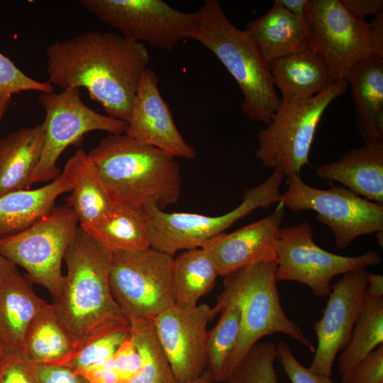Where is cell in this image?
Masks as SVG:
<instances>
[{
    "label": "cell",
    "mask_w": 383,
    "mask_h": 383,
    "mask_svg": "<svg viewBox=\"0 0 383 383\" xmlns=\"http://www.w3.org/2000/svg\"><path fill=\"white\" fill-rule=\"evenodd\" d=\"M245 30L269 65L309 47L306 17L290 13L277 0L262 17L248 23Z\"/></svg>",
    "instance_id": "20"
},
{
    "label": "cell",
    "mask_w": 383,
    "mask_h": 383,
    "mask_svg": "<svg viewBox=\"0 0 383 383\" xmlns=\"http://www.w3.org/2000/svg\"><path fill=\"white\" fill-rule=\"evenodd\" d=\"M26 91L52 92L53 86L48 81L40 82L28 76L0 52V95L11 96Z\"/></svg>",
    "instance_id": "35"
},
{
    "label": "cell",
    "mask_w": 383,
    "mask_h": 383,
    "mask_svg": "<svg viewBox=\"0 0 383 383\" xmlns=\"http://www.w3.org/2000/svg\"><path fill=\"white\" fill-rule=\"evenodd\" d=\"M130 326L131 335L141 357V365L126 383H179L160 343L153 321H135Z\"/></svg>",
    "instance_id": "31"
},
{
    "label": "cell",
    "mask_w": 383,
    "mask_h": 383,
    "mask_svg": "<svg viewBox=\"0 0 383 383\" xmlns=\"http://www.w3.org/2000/svg\"><path fill=\"white\" fill-rule=\"evenodd\" d=\"M365 293L374 298H383V276L367 272Z\"/></svg>",
    "instance_id": "44"
},
{
    "label": "cell",
    "mask_w": 383,
    "mask_h": 383,
    "mask_svg": "<svg viewBox=\"0 0 383 383\" xmlns=\"http://www.w3.org/2000/svg\"><path fill=\"white\" fill-rule=\"evenodd\" d=\"M219 272L202 248L184 250L174 258L172 295L174 304L192 308L215 285Z\"/></svg>",
    "instance_id": "28"
},
{
    "label": "cell",
    "mask_w": 383,
    "mask_h": 383,
    "mask_svg": "<svg viewBox=\"0 0 383 383\" xmlns=\"http://www.w3.org/2000/svg\"><path fill=\"white\" fill-rule=\"evenodd\" d=\"M287 184L280 202L294 212L315 211L316 220L331 230L339 249L362 235L383 231V204L332 183L326 189L311 187L300 175L287 177Z\"/></svg>",
    "instance_id": "10"
},
{
    "label": "cell",
    "mask_w": 383,
    "mask_h": 383,
    "mask_svg": "<svg viewBox=\"0 0 383 383\" xmlns=\"http://www.w3.org/2000/svg\"><path fill=\"white\" fill-rule=\"evenodd\" d=\"M346 81L364 143L383 141V59L370 55L355 65Z\"/></svg>",
    "instance_id": "22"
},
{
    "label": "cell",
    "mask_w": 383,
    "mask_h": 383,
    "mask_svg": "<svg viewBox=\"0 0 383 383\" xmlns=\"http://www.w3.org/2000/svg\"><path fill=\"white\" fill-rule=\"evenodd\" d=\"M6 348L3 345V344L0 342V357L2 355V354L4 353V352L5 351Z\"/></svg>",
    "instance_id": "50"
},
{
    "label": "cell",
    "mask_w": 383,
    "mask_h": 383,
    "mask_svg": "<svg viewBox=\"0 0 383 383\" xmlns=\"http://www.w3.org/2000/svg\"><path fill=\"white\" fill-rule=\"evenodd\" d=\"M11 98V96L0 95V121L9 106Z\"/></svg>",
    "instance_id": "47"
},
{
    "label": "cell",
    "mask_w": 383,
    "mask_h": 383,
    "mask_svg": "<svg viewBox=\"0 0 383 383\" xmlns=\"http://www.w3.org/2000/svg\"><path fill=\"white\" fill-rule=\"evenodd\" d=\"M213 379L208 370H206L201 377L195 380L186 383H213Z\"/></svg>",
    "instance_id": "48"
},
{
    "label": "cell",
    "mask_w": 383,
    "mask_h": 383,
    "mask_svg": "<svg viewBox=\"0 0 383 383\" xmlns=\"http://www.w3.org/2000/svg\"><path fill=\"white\" fill-rule=\"evenodd\" d=\"M83 230L111 255L150 248L146 220L140 208L114 204L99 222Z\"/></svg>",
    "instance_id": "27"
},
{
    "label": "cell",
    "mask_w": 383,
    "mask_h": 383,
    "mask_svg": "<svg viewBox=\"0 0 383 383\" xmlns=\"http://www.w3.org/2000/svg\"><path fill=\"white\" fill-rule=\"evenodd\" d=\"M366 268L346 272L332 284L322 317L315 322L317 348L309 369L331 377L338 354L348 345L362 306L367 288Z\"/></svg>",
    "instance_id": "16"
},
{
    "label": "cell",
    "mask_w": 383,
    "mask_h": 383,
    "mask_svg": "<svg viewBox=\"0 0 383 383\" xmlns=\"http://www.w3.org/2000/svg\"><path fill=\"white\" fill-rule=\"evenodd\" d=\"M112 360L121 383H126L138 372L141 357L131 333L118 348Z\"/></svg>",
    "instance_id": "38"
},
{
    "label": "cell",
    "mask_w": 383,
    "mask_h": 383,
    "mask_svg": "<svg viewBox=\"0 0 383 383\" xmlns=\"http://www.w3.org/2000/svg\"><path fill=\"white\" fill-rule=\"evenodd\" d=\"M285 207L281 203L269 216L231 233L211 238L201 248L220 276L260 262L276 260L277 244Z\"/></svg>",
    "instance_id": "18"
},
{
    "label": "cell",
    "mask_w": 383,
    "mask_h": 383,
    "mask_svg": "<svg viewBox=\"0 0 383 383\" xmlns=\"http://www.w3.org/2000/svg\"><path fill=\"white\" fill-rule=\"evenodd\" d=\"M43 123L23 127L0 139V196L29 189L44 142Z\"/></svg>",
    "instance_id": "25"
},
{
    "label": "cell",
    "mask_w": 383,
    "mask_h": 383,
    "mask_svg": "<svg viewBox=\"0 0 383 383\" xmlns=\"http://www.w3.org/2000/svg\"><path fill=\"white\" fill-rule=\"evenodd\" d=\"M79 372L89 383H121L112 357L101 364Z\"/></svg>",
    "instance_id": "41"
},
{
    "label": "cell",
    "mask_w": 383,
    "mask_h": 383,
    "mask_svg": "<svg viewBox=\"0 0 383 383\" xmlns=\"http://www.w3.org/2000/svg\"><path fill=\"white\" fill-rule=\"evenodd\" d=\"M216 324L208 331L207 370L213 382H224L229 360L235 351L240 329V313L234 304L223 307Z\"/></svg>",
    "instance_id": "32"
},
{
    "label": "cell",
    "mask_w": 383,
    "mask_h": 383,
    "mask_svg": "<svg viewBox=\"0 0 383 383\" xmlns=\"http://www.w3.org/2000/svg\"><path fill=\"white\" fill-rule=\"evenodd\" d=\"M343 6L356 18L365 21L367 16L383 13L382 0H340Z\"/></svg>",
    "instance_id": "42"
},
{
    "label": "cell",
    "mask_w": 383,
    "mask_h": 383,
    "mask_svg": "<svg viewBox=\"0 0 383 383\" xmlns=\"http://www.w3.org/2000/svg\"><path fill=\"white\" fill-rule=\"evenodd\" d=\"M78 223L68 204L55 206L23 231L0 238V252L25 269L29 280L44 287L55 299L60 293L63 281L62 262Z\"/></svg>",
    "instance_id": "9"
},
{
    "label": "cell",
    "mask_w": 383,
    "mask_h": 383,
    "mask_svg": "<svg viewBox=\"0 0 383 383\" xmlns=\"http://www.w3.org/2000/svg\"><path fill=\"white\" fill-rule=\"evenodd\" d=\"M158 82L153 70L148 67L144 70L125 134L174 157L194 159L196 151L178 131L170 109L161 96Z\"/></svg>",
    "instance_id": "17"
},
{
    "label": "cell",
    "mask_w": 383,
    "mask_h": 383,
    "mask_svg": "<svg viewBox=\"0 0 383 383\" xmlns=\"http://www.w3.org/2000/svg\"><path fill=\"white\" fill-rule=\"evenodd\" d=\"M17 270L16 265L6 258L0 252V287Z\"/></svg>",
    "instance_id": "46"
},
{
    "label": "cell",
    "mask_w": 383,
    "mask_h": 383,
    "mask_svg": "<svg viewBox=\"0 0 383 383\" xmlns=\"http://www.w3.org/2000/svg\"><path fill=\"white\" fill-rule=\"evenodd\" d=\"M174 258L151 247L111 255V293L129 323L153 321L174 304L172 285Z\"/></svg>",
    "instance_id": "8"
},
{
    "label": "cell",
    "mask_w": 383,
    "mask_h": 383,
    "mask_svg": "<svg viewBox=\"0 0 383 383\" xmlns=\"http://www.w3.org/2000/svg\"><path fill=\"white\" fill-rule=\"evenodd\" d=\"M38 101L45 111L42 155L30 179L35 183L55 180L61 174L57 162L64 150L77 143L87 133L104 131L124 133L126 121L99 113L81 99L80 89L41 93Z\"/></svg>",
    "instance_id": "12"
},
{
    "label": "cell",
    "mask_w": 383,
    "mask_h": 383,
    "mask_svg": "<svg viewBox=\"0 0 383 383\" xmlns=\"http://www.w3.org/2000/svg\"><path fill=\"white\" fill-rule=\"evenodd\" d=\"M348 84L337 80L316 96L299 101H282L267 126L257 135L255 157L265 166L278 169L288 177L300 175L309 163L315 133L326 109L343 95Z\"/></svg>",
    "instance_id": "7"
},
{
    "label": "cell",
    "mask_w": 383,
    "mask_h": 383,
    "mask_svg": "<svg viewBox=\"0 0 383 383\" xmlns=\"http://www.w3.org/2000/svg\"><path fill=\"white\" fill-rule=\"evenodd\" d=\"M38 383H89L78 370L64 365H34Z\"/></svg>",
    "instance_id": "40"
},
{
    "label": "cell",
    "mask_w": 383,
    "mask_h": 383,
    "mask_svg": "<svg viewBox=\"0 0 383 383\" xmlns=\"http://www.w3.org/2000/svg\"><path fill=\"white\" fill-rule=\"evenodd\" d=\"M276 345L271 342L254 345L231 369L227 383H278L274 369Z\"/></svg>",
    "instance_id": "33"
},
{
    "label": "cell",
    "mask_w": 383,
    "mask_h": 383,
    "mask_svg": "<svg viewBox=\"0 0 383 383\" xmlns=\"http://www.w3.org/2000/svg\"><path fill=\"white\" fill-rule=\"evenodd\" d=\"M284 177L279 170H273L264 182L244 192L238 206L220 216L170 213L153 205L145 206L143 210L150 247L172 256L180 250L201 248L253 211L280 202Z\"/></svg>",
    "instance_id": "6"
},
{
    "label": "cell",
    "mask_w": 383,
    "mask_h": 383,
    "mask_svg": "<svg viewBox=\"0 0 383 383\" xmlns=\"http://www.w3.org/2000/svg\"><path fill=\"white\" fill-rule=\"evenodd\" d=\"M382 344L383 298H374L365 293L350 340L338 359L341 383H348L357 365Z\"/></svg>",
    "instance_id": "30"
},
{
    "label": "cell",
    "mask_w": 383,
    "mask_h": 383,
    "mask_svg": "<svg viewBox=\"0 0 383 383\" xmlns=\"http://www.w3.org/2000/svg\"><path fill=\"white\" fill-rule=\"evenodd\" d=\"M348 383H383V344L357 365Z\"/></svg>",
    "instance_id": "39"
},
{
    "label": "cell",
    "mask_w": 383,
    "mask_h": 383,
    "mask_svg": "<svg viewBox=\"0 0 383 383\" xmlns=\"http://www.w3.org/2000/svg\"><path fill=\"white\" fill-rule=\"evenodd\" d=\"M72 184L71 172L65 165L60 177L44 187L0 196V238L23 231L50 213L58 196L71 192Z\"/></svg>",
    "instance_id": "21"
},
{
    "label": "cell",
    "mask_w": 383,
    "mask_h": 383,
    "mask_svg": "<svg viewBox=\"0 0 383 383\" xmlns=\"http://www.w3.org/2000/svg\"><path fill=\"white\" fill-rule=\"evenodd\" d=\"M130 335V331H118L100 336L72 353L60 364L83 371L110 359L120 345Z\"/></svg>",
    "instance_id": "34"
},
{
    "label": "cell",
    "mask_w": 383,
    "mask_h": 383,
    "mask_svg": "<svg viewBox=\"0 0 383 383\" xmlns=\"http://www.w3.org/2000/svg\"><path fill=\"white\" fill-rule=\"evenodd\" d=\"M276 261L254 263L224 277L223 292L213 307L216 314L228 304L240 313L239 338L225 379L231 369L262 338L277 333L285 334L311 352L315 347L304 332L285 314L280 302L275 276ZM225 381V379H224Z\"/></svg>",
    "instance_id": "5"
},
{
    "label": "cell",
    "mask_w": 383,
    "mask_h": 383,
    "mask_svg": "<svg viewBox=\"0 0 383 383\" xmlns=\"http://www.w3.org/2000/svg\"><path fill=\"white\" fill-rule=\"evenodd\" d=\"M64 260L67 274L60 293L50 305L74 342L73 353L104 335L131 331L111 293V254L78 226Z\"/></svg>",
    "instance_id": "2"
},
{
    "label": "cell",
    "mask_w": 383,
    "mask_h": 383,
    "mask_svg": "<svg viewBox=\"0 0 383 383\" xmlns=\"http://www.w3.org/2000/svg\"><path fill=\"white\" fill-rule=\"evenodd\" d=\"M277 282L293 281L309 287L318 297L329 295L335 277L382 262L377 251L343 256L326 251L313 239V228L305 221L282 227L277 244Z\"/></svg>",
    "instance_id": "11"
},
{
    "label": "cell",
    "mask_w": 383,
    "mask_h": 383,
    "mask_svg": "<svg viewBox=\"0 0 383 383\" xmlns=\"http://www.w3.org/2000/svg\"><path fill=\"white\" fill-rule=\"evenodd\" d=\"M114 204L165 210L182 192L176 157L124 133L109 134L88 154Z\"/></svg>",
    "instance_id": "3"
},
{
    "label": "cell",
    "mask_w": 383,
    "mask_h": 383,
    "mask_svg": "<svg viewBox=\"0 0 383 383\" xmlns=\"http://www.w3.org/2000/svg\"><path fill=\"white\" fill-rule=\"evenodd\" d=\"M216 315L206 304L192 308L173 304L153 320L179 383L195 380L207 370V324Z\"/></svg>",
    "instance_id": "15"
},
{
    "label": "cell",
    "mask_w": 383,
    "mask_h": 383,
    "mask_svg": "<svg viewBox=\"0 0 383 383\" xmlns=\"http://www.w3.org/2000/svg\"><path fill=\"white\" fill-rule=\"evenodd\" d=\"M0 383H38L34 364L21 350L6 349L0 357Z\"/></svg>",
    "instance_id": "36"
},
{
    "label": "cell",
    "mask_w": 383,
    "mask_h": 383,
    "mask_svg": "<svg viewBox=\"0 0 383 383\" xmlns=\"http://www.w3.org/2000/svg\"><path fill=\"white\" fill-rule=\"evenodd\" d=\"M72 176V194L66 202L74 211L79 226L87 229L106 216L114 204L88 154L78 150L66 165Z\"/></svg>",
    "instance_id": "26"
},
{
    "label": "cell",
    "mask_w": 383,
    "mask_h": 383,
    "mask_svg": "<svg viewBox=\"0 0 383 383\" xmlns=\"http://www.w3.org/2000/svg\"><path fill=\"white\" fill-rule=\"evenodd\" d=\"M309 48L336 80L347 79L356 64L371 55L369 24L340 0H308Z\"/></svg>",
    "instance_id": "14"
},
{
    "label": "cell",
    "mask_w": 383,
    "mask_h": 383,
    "mask_svg": "<svg viewBox=\"0 0 383 383\" xmlns=\"http://www.w3.org/2000/svg\"><path fill=\"white\" fill-rule=\"evenodd\" d=\"M48 303L38 296L27 276L16 270L0 287V342L21 350L26 332Z\"/></svg>",
    "instance_id": "24"
},
{
    "label": "cell",
    "mask_w": 383,
    "mask_h": 383,
    "mask_svg": "<svg viewBox=\"0 0 383 383\" xmlns=\"http://www.w3.org/2000/svg\"><path fill=\"white\" fill-rule=\"evenodd\" d=\"M149 62L144 43L109 32L87 31L55 41L46 52L52 86L84 88L109 116L126 122Z\"/></svg>",
    "instance_id": "1"
},
{
    "label": "cell",
    "mask_w": 383,
    "mask_h": 383,
    "mask_svg": "<svg viewBox=\"0 0 383 383\" xmlns=\"http://www.w3.org/2000/svg\"><path fill=\"white\" fill-rule=\"evenodd\" d=\"M277 2L290 13L306 16L308 0H277Z\"/></svg>",
    "instance_id": "45"
},
{
    "label": "cell",
    "mask_w": 383,
    "mask_h": 383,
    "mask_svg": "<svg viewBox=\"0 0 383 383\" xmlns=\"http://www.w3.org/2000/svg\"><path fill=\"white\" fill-rule=\"evenodd\" d=\"M79 4L123 37L165 50L192 39L197 12L185 13L162 0H82Z\"/></svg>",
    "instance_id": "13"
},
{
    "label": "cell",
    "mask_w": 383,
    "mask_h": 383,
    "mask_svg": "<svg viewBox=\"0 0 383 383\" xmlns=\"http://www.w3.org/2000/svg\"><path fill=\"white\" fill-rule=\"evenodd\" d=\"M330 183L337 182L360 196L383 204V141L364 143L338 160L315 168Z\"/></svg>",
    "instance_id": "19"
},
{
    "label": "cell",
    "mask_w": 383,
    "mask_h": 383,
    "mask_svg": "<svg viewBox=\"0 0 383 383\" xmlns=\"http://www.w3.org/2000/svg\"><path fill=\"white\" fill-rule=\"evenodd\" d=\"M192 39L209 49L235 79L243 95L241 108L252 121L269 123L278 109L270 65L250 35L236 28L217 0H207L197 11Z\"/></svg>",
    "instance_id": "4"
},
{
    "label": "cell",
    "mask_w": 383,
    "mask_h": 383,
    "mask_svg": "<svg viewBox=\"0 0 383 383\" xmlns=\"http://www.w3.org/2000/svg\"><path fill=\"white\" fill-rule=\"evenodd\" d=\"M74 347L72 338L47 304L28 328L21 352L34 365L60 364Z\"/></svg>",
    "instance_id": "29"
},
{
    "label": "cell",
    "mask_w": 383,
    "mask_h": 383,
    "mask_svg": "<svg viewBox=\"0 0 383 383\" xmlns=\"http://www.w3.org/2000/svg\"><path fill=\"white\" fill-rule=\"evenodd\" d=\"M270 68L274 86L281 93V101L286 102L311 98L337 81L309 47L273 61Z\"/></svg>",
    "instance_id": "23"
},
{
    "label": "cell",
    "mask_w": 383,
    "mask_h": 383,
    "mask_svg": "<svg viewBox=\"0 0 383 383\" xmlns=\"http://www.w3.org/2000/svg\"><path fill=\"white\" fill-rule=\"evenodd\" d=\"M276 348L277 357L292 383H335L331 377L315 374L302 365L286 342H279Z\"/></svg>",
    "instance_id": "37"
},
{
    "label": "cell",
    "mask_w": 383,
    "mask_h": 383,
    "mask_svg": "<svg viewBox=\"0 0 383 383\" xmlns=\"http://www.w3.org/2000/svg\"><path fill=\"white\" fill-rule=\"evenodd\" d=\"M368 24L371 55L383 59V13L374 16Z\"/></svg>",
    "instance_id": "43"
},
{
    "label": "cell",
    "mask_w": 383,
    "mask_h": 383,
    "mask_svg": "<svg viewBox=\"0 0 383 383\" xmlns=\"http://www.w3.org/2000/svg\"><path fill=\"white\" fill-rule=\"evenodd\" d=\"M377 241L378 245L382 248L383 246V231L377 232L376 234Z\"/></svg>",
    "instance_id": "49"
}]
</instances>
